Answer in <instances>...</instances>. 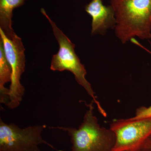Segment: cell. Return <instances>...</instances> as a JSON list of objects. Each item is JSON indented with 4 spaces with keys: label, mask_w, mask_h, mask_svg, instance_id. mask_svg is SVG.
Here are the masks:
<instances>
[{
    "label": "cell",
    "mask_w": 151,
    "mask_h": 151,
    "mask_svg": "<svg viewBox=\"0 0 151 151\" xmlns=\"http://www.w3.org/2000/svg\"><path fill=\"white\" fill-rule=\"evenodd\" d=\"M116 37L125 44L133 38H151V0H111Z\"/></svg>",
    "instance_id": "6da1fadb"
},
{
    "label": "cell",
    "mask_w": 151,
    "mask_h": 151,
    "mask_svg": "<svg viewBox=\"0 0 151 151\" xmlns=\"http://www.w3.org/2000/svg\"><path fill=\"white\" fill-rule=\"evenodd\" d=\"M94 102L87 106L83 121L77 129L72 127H52L66 132L70 137V151H113L116 135L109 128L101 127L94 114Z\"/></svg>",
    "instance_id": "7a4b0ae2"
},
{
    "label": "cell",
    "mask_w": 151,
    "mask_h": 151,
    "mask_svg": "<svg viewBox=\"0 0 151 151\" xmlns=\"http://www.w3.org/2000/svg\"><path fill=\"white\" fill-rule=\"evenodd\" d=\"M41 12L46 18L51 25L55 37L59 45L58 52L53 55L52 57L50 69L53 71L68 70L73 73L76 81L85 89L88 94L93 99L99 112L104 117H106L107 113L97 100L91 84L86 80L85 77L87 74L86 69L75 52V45L57 26L55 23L48 16L44 9H41Z\"/></svg>",
    "instance_id": "3957f363"
},
{
    "label": "cell",
    "mask_w": 151,
    "mask_h": 151,
    "mask_svg": "<svg viewBox=\"0 0 151 151\" xmlns=\"http://www.w3.org/2000/svg\"><path fill=\"white\" fill-rule=\"evenodd\" d=\"M45 125H34L20 128L16 124H7L0 119V151H40L39 146L44 144L56 151L45 140L42 133Z\"/></svg>",
    "instance_id": "277c9868"
},
{
    "label": "cell",
    "mask_w": 151,
    "mask_h": 151,
    "mask_svg": "<svg viewBox=\"0 0 151 151\" xmlns=\"http://www.w3.org/2000/svg\"><path fill=\"white\" fill-rule=\"evenodd\" d=\"M0 39L2 41L5 54L12 71L9 103L6 106L10 109H14L20 104L25 90L20 81L25 68V49L20 37L16 35L12 40L9 39L1 29Z\"/></svg>",
    "instance_id": "5b68a950"
},
{
    "label": "cell",
    "mask_w": 151,
    "mask_h": 151,
    "mask_svg": "<svg viewBox=\"0 0 151 151\" xmlns=\"http://www.w3.org/2000/svg\"><path fill=\"white\" fill-rule=\"evenodd\" d=\"M110 129L116 135L113 151H139L151 136V117L119 119L111 124Z\"/></svg>",
    "instance_id": "8992f818"
},
{
    "label": "cell",
    "mask_w": 151,
    "mask_h": 151,
    "mask_svg": "<svg viewBox=\"0 0 151 151\" xmlns=\"http://www.w3.org/2000/svg\"><path fill=\"white\" fill-rule=\"evenodd\" d=\"M85 10L92 18V35H104L108 29H115L116 20L111 5H104L102 0H92L85 6Z\"/></svg>",
    "instance_id": "52a82bcc"
},
{
    "label": "cell",
    "mask_w": 151,
    "mask_h": 151,
    "mask_svg": "<svg viewBox=\"0 0 151 151\" xmlns=\"http://www.w3.org/2000/svg\"><path fill=\"white\" fill-rule=\"evenodd\" d=\"M26 0H0V29L9 39L16 35L12 25L14 9L22 6Z\"/></svg>",
    "instance_id": "ba28073f"
},
{
    "label": "cell",
    "mask_w": 151,
    "mask_h": 151,
    "mask_svg": "<svg viewBox=\"0 0 151 151\" xmlns=\"http://www.w3.org/2000/svg\"><path fill=\"white\" fill-rule=\"evenodd\" d=\"M12 71L4 50L2 41L0 39V102L6 105L8 104L9 89L5 85L11 82Z\"/></svg>",
    "instance_id": "9c48e42d"
},
{
    "label": "cell",
    "mask_w": 151,
    "mask_h": 151,
    "mask_svg": "<svg viewBox=\"0 0 151 151\" xmlns=\"http://www.w3.org/2000/svg\"><path fill=\"white\" fill-rule=\"evenodd\" d=\"M151 117V105L150 107L142 106L137 108L136 111L135 116L132 117L135 119H146Z\"/></svg>",
    "instance_id": "30bf717a"
},
{
    "label": "cell",
    "mask_w": 151,
    "mask_h": 151,
    "mask_svg": "<svg viewBox=\"0 0 151 151\" xmlns=\"http://www.w3.org/2000/svg\"><path fill=\"white\" fill-rule=\"evenodd\" d=\"M141 149H151V136L145 141Z\"/></svg>",
    "instance_id": "8fae6325"
},
{
    "label": "cell",
    "mask_w": 151,
    "mask_h": 151,
    "mask_svg": "<svg viewBox=\"0 0 151 151\" xmlns=\"http://www.w3.org/2000/svg\"><path fill=\"white\" fill-rule=\"evenodd\" d=\"M139 151H151V149H141Z\"/></svg>",
    "instance_id": "7c38bea8"
},
{
    "label": "cell",
    "mask_w": 151,
    "mask_h": 151,
    "mask_svg": "<svg viewBox=\"0 0 151 151\" xmlns=\"http://www.w3.org/2000/svg\"></svg>",
    "instance_id": "4fadbf2b"
}]
</instances>
